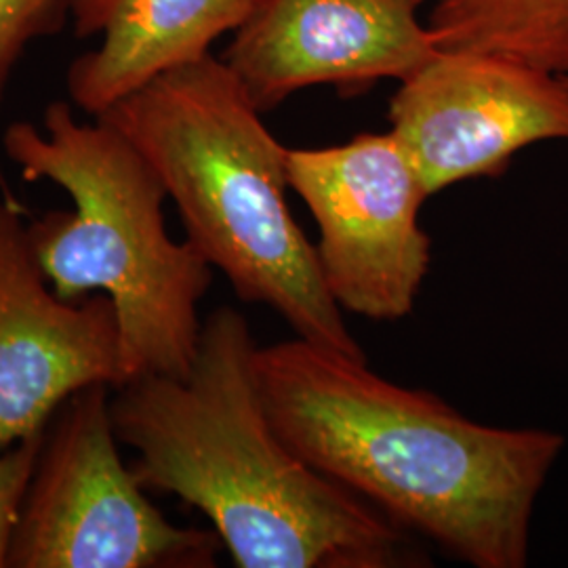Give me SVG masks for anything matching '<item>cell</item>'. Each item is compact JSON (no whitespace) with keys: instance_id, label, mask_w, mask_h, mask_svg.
Here are the masks:
<instances>
[{"instance_id":"1","label":"cell","mask_w":568,"mask_h":568,"mask_svg":"<svg viewBox=\"0 0 568 568\" xmlns=\"http://www.w3.org/2000/svg\"><path fill=\"white\" fill-rule=\"evenodd\" d=\"M255 377L284 443L328 480L466 565L527 567L560 434L471 422L300 337L257 347Z\"/></svg>"},{"instance_id":"5","label":"cell","mask_w":568,"mask_h":568,"mask_svg":"<svg viewBox=\"0 0 568 568\" xmlns=\"http://www.w3.org/2000/svg\"><path fill=\"white\" fill-rule=\"evenodd\" d=\"M112 389L84 387L47 424L7 568L217 565V532L166 520L122 464Z\"/></svg>"},{"instance_id":"15","label":"cell","mask_w":568,"mask_h":568,"mask_svg":"<svg viewBox=\"0 0 568 568\" xmlns=\"http://www.w3.org/2000/svg\"><path fill=\"white\" fill-rule=\"evenodd\" d=\"M567 81H568V79H567Z\"/></svg>"},{"instance_id":"9","label":"cell","mask_w":568,"mask_h":568,"mask_svg":"<svg viewBox=\"0 0 568 568\" xmlns=\"http://www.w3.org/2000/svg\"><path fill=\"white\" fill-rule=\"evenodd\" d=\"M424 0H255L222 60L262 110L302 89L405 81L438 53Z\"/></svg>"},{"instance_id":"12","label":"cell","mask_w":568,"mask_h":568,"mask_svg":"<svg viewBox=\"0 0 568 568\" xmlns=\"http://www.w3.org/2000/svg\"><path fill=\"white\" fill-rule=\"evenodd\" d=\"M72 4L74 0H0V102L21 55L32 42L58 32L72 16ZM0 183L4 185L2 171Z\"/></svg>"},{"instance_id":"7","label":"cell","mask_w":568,"mask_h":568,"mask_svg":"<svg viewBox=\"0 0 568 568\" xmlns=\"http://www.w3.org/2000/svg\"><path fill=\"white\" fill-rule=\"evenodd\" d=\"M387 116L432 196L506 173L532 143L568 142V81L499 53L438 49L398 82Z\"/></svg>"},{"instance_id":"10","label":"cell","mask_w":568,"mask_h":568,"mask_svg":"<svg viewBox=\"0 0 568 568\" xmlns=\"http://www.w3.org/2000/svg\"><path fill=\"white\" fill-rule=\"evenodd\" d=\"M253 7L255 0H74L77 37H98L100 44L72 61L70 102L102 116L156 77L209 55Z\"/></svg>"},{"instance_id":"3","label":"cell","mask_w":568,"mask_h":568,"mask_svg":"<svg viewBox=\"0 0 568 568\" xmlns=\"http://www.w3.org/2000/svg\"><path fill=\"white\" fill-rule=\"evenodd\" d=\"M213 53L143 84L102 121L138 148L187 241L246 304L278 312L300 339L366 358L326 291L316 246L286 203L288 148Z\"/></svg>"},{"instance_id":"6","label":"cell","mask_w":568,"mask_h":568,"mask_svg":"<svg viewBox=\"0 0 568 568\" xmlns=\"http://www.w3.org/2000/svg\"><path fill=\"white\" fill-rule=\"evenodd\" d=\"M286 178L318 225L316 257L335 304L373 321L408 316L429 270L419 224L429 194L394 133L288 148Z\"/></svg>"},{"instance_id":"11","label":"cell","mask_w":568,"mask_h":568,"mask_svg":"<svg viewBox=\"0 0 568 568\" xmlns=\"http://www.w3.org/2000/svg\"><path fill=\"white\" fill-rule=\"evenodd\" d=\"M440 49L508 55L568 79V0H434Z\"/></svg>"},{"instance_id":"2","label":"cell","mask_w":568,"mask_h":568,"mask_svg":"<svg viewBox=\"0 0 568 568\" xmlns=\"http://www.w3.org/2000/svg\"><path fill=\"white\" fill-rule=\"evenodd\" d=\"M257 347L244 314L224 305L204 321L185 375L112 389L138 483L199 509L236 567H422L410 532L284 443L257 386Z\"/></svg>"},{"instance_id":"13","label":"cell","mask_w":568,"mask_h":568,"mask_svg":"<svg viewBox=\"0 0 568 568\" xmlns=\"http://www.w3.org/2000/svg\"><path fill=\"white\" fill-rule=\"evenodd\" d=\"M44 429L11 447L0 448V568H7L9 562L26 490L41 455Z\"/></svg>"},{"instance_id":"4","label":"cell","mask_w":568,"mask_h":568,"mask_svg":"<svg viewBox=\"0 0 568 568\" xmlns=\"http://www.w3.org/2000/svg\"><path fill=\"white\" fill-rule=\"evenodd\" d=\"M26 182H51L72 211H49L28 224V243L61 300L100 291L121 333V386L194 363L203 323L199 305L213 267L187 239L169 236L163 183L138 148L112 124L77 119L70 102H51L42 124L13 122L2 135Z\"/></svg>"},{"instance_id":"8","label":"cell","mask_w":568,"mask_h":568,"mask_svg":"<svg viewBox=\"0 0 568 568\" xmlns=\"http://www.w3.org/2000/svg\"><path fill=\"white\" fill-rule=\"evenodd\" d=\"M23 217L18 199L0 192V448L42 432L84 387L121 386V333L110 297L55 295Z\"/></svg>"},{"instance_id":"14","label":"cell","mask_w":568,"mask_h":568,"mask_svg":"<svg viewBox=\"0 0 568 568\" xmlns=\"http://www.w3.org/2000/svg\"><path fill=\"white\" fill-rule=\"evenodd\" d=\"M426 2H434V0H424V4H426Z\"/></svg>"}]
</instances>
